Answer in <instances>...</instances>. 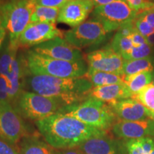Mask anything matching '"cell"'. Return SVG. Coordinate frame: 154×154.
Returning a JSON list of instances; mask_svg holds the SVG:
<instances>
[{"instance_id":"6da1fadb","label":"cell","mask_w":154,"mask_h":154,"mask_svg":"<svg viewBox=\"0 0 154 154\" xmlns=\"http://www.w3.org/2000/svg\"><path fill=\"white\" fill-rule=\"evenodd\" d=\"M35 124L42 138L54 149L78 147L94 136L106 134L62 113L36 121Z\"/></svg>"},{"instance_id":"7a4b0ae2","label":"cell","mask_w":154,"mask_h":154,"mask_svg":"<svg viewBox=\"0 0 154 154\" xmlns=\"http://www.w3.org/2000/svg\"><path fill=\"white\" fill-rule=\"evenodd\" d=\"M93 87L90 81L85 77L58 78L30 74L26 80L27 91L57 100L63 107L84 101L88 98Z\"/></svg>"},{"instance_id":"3957f363","label":"cell","mask_w":154,"mask_h":154,"mask_svg":"<svg viewBox=\"0 0 154 154\" xmlns=\"http://www.w3.org/2000/svg\"><path fill=\"white\" fill-rule=\"evenodd\" d=\"M26 59L29 72L32 75H45L58 78L84 77L88 72L87 63L84 59L68 61L52 59L29 50Z\"/></svg>"},{"instance_id":"277c9868","label":"cell","mask_w":154,"mask_h":154,"mask_svg":"<svg viewBox=\"0 0 154 154\" xmlns=\"http://www.w3.org/2000/svg\"><path fill=\"white\" fill-rule=\"evenodd\" d=\"M59 113L72 116L88 126L104 131L111 129L117 119L110 106L92 97L63 107Z\"/></svg>"},{"instance_id":"5b68a950","label":"cell","mask_w":154,"mask_h":154,"mask_svg":"<svg viewBox=\"0 0 154 154\" xmlns=\"http://www.w3.org/2000/svg\"><path fill=\"white\" fill-rule=\"evenodd\" d=\"M35 6V2L31 0H11L2 5L0 21L13 47L19 48V38L29 24Z\"/></svg>"},{"instance_id":"8992f818","label":"cell","mask_w":154,"mask_h":154,"mask_svg":"<svg viewBox=\"0 0 154 154\" xmlns=\"http://www.w3.org/2000/svg\"><path fill=\"white\" fill-rule=\"evenodd\" d=\"M12 106L23 119L35 122L59 113L63 107L57 100L27 90L19 95Z\"/></svg>"},{"instance_id":"52a82bcc","label":"cell","mask_w":154,"mask_h":154,"mask_svg":"<svg viewBox=\"0 0 154 154\" xmlns=\"http://www.w3.org/2000/svg\"><path fill=\"white\" fill-rule=\"evenodd\" d=\"M138 12L133 10L125 0H117L107 5L94 7L91 19L103 24L108 33L118 30L128 23L134 22Z\"/></svg>"},{"instance_id":"ba28073f","label":"cell","mask_w":154,"mask_h":154,"mask_svg":"<svg viewBox=\"0 0 154 154\" xmlns=\"http://www.w3.org/2000/svg\"><path fill=\"white\" fill-rule=\"evenodd\" d=\"M24 119L9 102H0V138L16 145L27 135Z\"/></svg>"},{"instance_id":"9c48e42d","label":"cell","mask_w":154,"mask_h":154,"mask_svg":"<svg viewBox=\"0 0 154 154\" xmlns=\"http://www.w3.org/2000/svg\"><path fill=\"white\" fill-rule=\"evenodd\" d=\"M108 32L99 21L91 19L65 32L64 38L80 49L103 42Z\"/></svg>"},{"instance_id":"30bf717a","label":"cell","mask_w":154,"mask_h":154,"mask_svg":"<svg viewBox=\"0 0 154 154\" xmlns=\"http://www.w3.org/2000/svg\"><path fill=\"white\" fill-rule=\"evenodd\" d=\"M86 61L89 69L112 73L124 77L125 60L111 46L89 53L86 56Z\"/></svg>"},{"instance_id":"8fae6325","label":"cell","mask_w":154,"mask_h":154,"mask_svg":"<svg viewBox=\"0 0 154 154\" xmlns=\"http://www.w3.org/2000/svg\"><path fill=\"white\" fill-rule=\"evenodd\" d=\"M63 32L53 23H29L19 38V47L33 48L56 38H63Z\"/></svg>"},{"instance_id":"7c38bea8","label":"cell","mask_w":154,"mask_h":154,"mask_svg":"<svg viewBox=\"0 0 154 154\" xmlns=\"http://www.w3.org/2000/svg\"><path fill=\"white\" fill-rule=\"evenodd\" d=\"M32 49L38 54L59 60L76 61L84 59L80 49L74 47L62 37L38 44Z\"/></svg>"},{"instance_id":"4fadbf2b","label":"cell","mask_w":154,"mask_h":154,"mask_svg":"<svg viewBox=\"0 0 154 154\" xmlns=\"http://www.w3.org/2000/svg\"><path fill=\"white\" fill-rule=\"evenodd\" d=\"M111 129L116 137L122 140L154 137V121L151 119L134 121L118 120Z\"/></svg>"},{"instance_id":"5bb4252c","label":"cell","mask_w":154,"mask_h":154,"mask_svg":"<svg viewBox=\"0 0 154 154\" xmlns=\"http://www.w3.org/2000/svg\"><path fill=\"white\" fill-rule=\"evenodd\" d=\"M94 7L90 0H71L60 8L57 22L76 27L86 21Z\"/></svg>"},{"instance_id":"9a60e30c","label":"cell","mask_w":154,"mask_h":154,"mask_svg":"<svg viewBox=\"0 0 154 154\" xmlns=\"http://www.w3.org/2000/svg\"><path fill=\"white\" fill-rule=\"evenodd\" d=\"M30 74L26 56L19 53L13 62L11 72L7 76L9 84V101L13 104L26 88V80Z\"/></svg>"},{"instance_id":"2e32d148","label":"cell","mask_w":154,"mask_h":154,"mask_svg":"<svg viewBox=\"0 0 154 154\" xmlns=\"http://www.w3.org/2000/svg\"><path fill=\"white\" fill-rule=\"evenodd\" d=\"M77 148L84 154H125L122 141L115 140L106 134L94 136Z\"/></svg>"},{"instance_id":"e0dca14e","label":"cell","mask_w":154,"mask_h":154,"mask_svg":"<svg viewBox=\"0 0 154 154\" xmlns=\"http://www.w3.org/2000/svg\"><path fill=\"white\" fill-rule=\"evenodd\" d=\"M109 105L118 120L134 121L149 119V109L134 98L120 100Z\"/></svg>"},{"instance_id":"ac0fdd59","label":"cell","mask_w":154,"mask_h":154,"mask_svg":"<svg viewBox=\"0 0 154 154\" xmlns=\"http://www.w3.org/2000/svg\"><path fill=\"white\" fill-rule=\"evenodd\" d=\"M88 97L94 98L110 104L120 100L132 98L133 94L124 83L93 87L89 92Z\"/></svg>"},{"instance_id":"d6986e66","label":"cell","mask_w":154,"mask_h":154,"mask_svg":"<svg viewBox=\"0 0 154 154\" xmlns=\"http://www.w3.org/2000/svg\"><path fill=\"white\" fill-rule=\"evenodd\" d=\"M19 154H55V150L38 136L27 134L19 142Z\"/></svg>"},{"instance_id":"ffe728a7","label":"cell","mask_w":154,"mask_h":154,"mask_svg":"<svg viewBox=\"0 0 154 154\" xmlns=\"http://www.w3.org/2000/svg\"><path fill=\"white\" fill-rule=\"evenodd\" d=\"M125 154H154V137L123 140Z\"/></svg>"},{"instance_id":"44dd1931","label":"cell","mask_w":154,"mask_h":154,"mask_svg":"<svg viewBox=\"0 0 154 154\" xmlns=\"http://www.w3.org/2000/svg\"><path fill=\"white\" fill-rule=\"evenodd\" d=\"M84 77L90 81L94 87L125 83L124 77L120 75L99 72L89 69H88V72Z\"/></svg>"},{"instance_id":"7402d4cb","label":"cell","mask_w":154,"mask_h":154,"mask_svg":"<svg viewBox=\"0 0 154 154\" xmlns=\"http://www.w3.org/2000/svg\"><path fill=\"white\" fill-rule=\"evenodd\" d=\"M17 48L11 45L8 36L5 38L2 47L0 50V75L7 77L11 72L13 62L18 54Z\"/></svg>"},{"instance_id":"603a6c76","label":"cell","mask_w":154,"mask_h":154,"mask_svg":"<svg viewBox=\"0 0 154 154\" xmlns=\"http://www.w3.org/2000/svg\"><path fill=\"white\" fill-rule=\"evenodd\" d=\"M141 72H154V59L153 57L125 60L124 65V77Z\"/></svg>"},{"instance_id":"cb8c5ba5","label":"cell","mask_w":154,"mask_h":154,"mask_svg":"<svg viewBox=\"0 0 154 154\" xmlns=\"http://www.w3.org/2000/svg\"><path fill=\"white\" fill-rule=\"evenodd\" d=\"M59 10L60 8L59 7H49L36 5L31 17L30 23L46 22L55 24L57 22Z\"/></svg>"},{"instance_id":"d4e9b609","label":"cell","mask_w":154,"mask_h":154,"mask_svg":"<svg viewBox=\"0 0 154 154\" xmlns=\"http://www.w3.org/2000/svg\"><path fill=\"white\" fill-rule=\"evenodd\" d=\"M153 72H141L124 77V82L133 96L151 84Z\"/></svg>"},{"instance_id":"484cf974","label":"cell","mask_w":154,"mask_h":154,"mask_svg":"<svg viewBox=\"0 0 154 154\" xmlns=\"http://www.w3.org/2000/svg\"><path fill=\"white\" fill-rule=\"evenodd\" d=\"M132 98L138 100L149 111H154V85L152 84L145 86Z\"/></svg>"},{"instance_id":"4316f807","label":"cell","mask_w":154,"mask_h":154,"mask_svg":"<svg viewBox=\"0 0 154 154\" xmlns=\"http://www.w3.org/2000/svg\"><path fill=\"white\" fill-rule=\"evenodd\" d=\"M134 46L129 36H124L119 32L116 33L111 44V47L121 56L129 51Z\"/></svg>"},{"instance_id":"83f0119b","label":"cell","mask_w":154,"mask_h":154,"mask_svg":"<svg viewBox=\"0 0 154 154\" xmlns=\"http://www.w3.org/2000/svg\"><path fill=\"white\" fill-rule=\"evenodd\" d=\"M152 54V47L146 43L140 47H133L129 51L124 54L121 57L124 60H133V59H145L151 57Z\"/></svg>"},{"instance_id":"f1b7e54d","label":"cell","mask_w":154,"mask_h":154,"mask_svg":"<svg viewBox=\"0 0 154 154\" xmlns=\"http://www.w3.org/2000/svg\"><path fill=\"white\" fill-rule=\"evenodd\" d=\"M134 24L138 32L141 34L144 37L146 38L147 36L151 35L152 34H154V27L139 17L136 16L134 21Z\"/></svg>"},{"instance_id":"f546056e","label":"cell","mask_w":154,"mask_h":154,"mask_svg":"<svg viewBox=\"0 0 154 154\" xmlns=\"http://www.w3.org/2000/svg\"><path fill=\"white\" fill-rule=\"evenodd\" d=\"M133 10L140 12L154 7V2L150 0H125Z\"/></svg>"},{"instance_id":"4dcf8cb0","label":"cell","mask_w":154,"mask_h":154,"mask_svg":"<svg viewBox=\"0 0 154 154\" xmlns=\"http://www.w3.org/2000/svg\"><path fill=\"white\" fill-rule=\"evenodd\" d=\"M0 102H9V84L7 77L0 75Z\"/></svg>"},{"instance_id":"1f68e13d","label":"cell","mask_w":154,"mask_h":154,"mask_svg":"<svg viewBox=\"0 0 154 154\" xmlns=\"http://www.w3.org/2000/svg\"><path fill=\"white\" fill-rule=\"evenodd\" d=\"M0 154H19V151L14 145L0 138Z\"/></svg>"},{"instance_id":"d6a6232c","label":"cell","mask_w":154,"mask_h":154,"mask_svg":"<svg viewBox=\"0 0 154 154\" xmlns=\"http://www.w3.org/2000/svg\"><path fill=\"white\" fill-rule=\"evenodd\" d=\"M69 1H71V0H36L34 2L37 5L61 8L63 5H65Z\"/></svg>"},{"instance_id":"836d02e7","label":"cell","mask_w":154,"mask_h":154,"mask_svg":"<svg viewBox=\"0 0 154 154\" xmlns=\"http://www.w3.org/2000/svg\"><path fill=\"white\" fill-rule=\"evenodd\" d=\"M129 37L131 40L134 47H140V46L147 43L146 37H144L141 34H140L136 29H135L133 31V32L131 34Z\"/></svg>"},{"instance_id":"e575fe53","label":"cell","mask_w":154,"mask_h":154,"mask_svg":"<svg viewBox=\"0 0 154 154\" xmlns=\"http://www.w3.org/2000/svg\"><path fill=\"white\" fill-rule=\"evenodd\" d=\"M137 16L144 19L151 26L154 27V7L140 11L138 13Z\"/></svg>"},{"instance_id":"d590c367","label":"cell","mask_w":154,"mask_h":154,"mask_svg":"<svg viewBox=\"0 0 154 154\" xmlns=\"http://www.w3.org/2000/svg\"><path fill=\"white\" fill-rule=\"evenodd\" d=\"M55 154H84L77 147L64 149H54Z\"/></svg>"},{"instance_id":"8d00e7d4","label":"cell","mask_w":154,"mask_h":154,"mask_svg":"<svg viewBox=\"0 0 154 154\" xmlns=\"http://www.w3.org/2000/svg\"><path fill=\"white\" fill-rule=\"evenodd\" d=\"M7 31L5 28L4 27L2 24L1 21H0V50L2 47L4 42L5 41V38L7 37Z\"/></svg>"},{"instance_id":"74e56055","label":"cell","mask_w":154,"mask_h":154,"mask_svg":"<svg viewBox=\"0 0 154 154\" xmlns=\"http://www.w3.org/2000/svg\"><path fill=\"white\" fill-rule=\"evenodd\" d=\"M90 1L94 4V7H98V6L107 5V4L111 3L113 2L117 1V0H90Z\"/></svg>"},{"instance_id":"f35d334b","label":"cell","mask_w":154,"mask_h":154,"mask_svg":"<svg viewBox=\"0 0 154 154\" xmlns=\"http://www.w3.org/2000/svg\"><path fill=\"white\" fill-rule=\"evenodd\" d=\"M146 38V41H147V43L151 46V47H153L154 46V34H152L151 35L147 36Z\"/></svg>"},{"instance_id":"ab89813d","label":"cell","mask_w":154,"mask_h":154,"mask_svg":"<svg viewBox=\"0 0 154 154\" xmlns=\"http://www.w3.org/2000/svg\"><path fill=\"white\" fill-rule=\"evenodd\" d=\"M149 119H151L153 121H154V111H149Z\"/></svg>"},{"instance_id":"60d3db41","label":"cell","mask_w":154,"mask_h":154,"mask_svg":"<svg viewBox=\"0 0 154 154\" xmlns=\"http://www.w3.org/2000/svg\"><path fill=\"white\" fill-rule=\"evenodd\" d=\"M151 84H153V85H154V72H153V79H152Z\"/></svg>"},{"instance_id":"b9f144b4","label":"cell","mask_w":154,"mask_h":154,"mask_svg":"<svg viewBox=\"0 0 154 154\" xmlns=\"http://www.w3.org/2000/svg\"><path fill=\"white\" fill-rule=\"evenodd\" d=\"M2 5V0H0V11H1Z\"/></svg>"},{"instance_id":"7bdbcfd3","label":"cell","mask_w":154,"mask_h":154,"mask_svg":"<svg viewBox=\"0 0 154 154\" xmlns=\"http://www.w3.org/2000/svg\"><path fill=\"white\" fill-rule=\"evenodd\" d=\"M31 1H33V2H36V0H31Z\"/></svg>"},{"instance_id":"ee69618b","label":"cell","mask_w":154,"mask_h":154,"mask_svg":"<svg viewBox=\"0 0 154 154\" xmlns=\"http://www.w3.org/2000/svg\"><path fill=\"white\" fill-rule=\"evenodd\" d=\"M151 2H154V0H151Z\"/></svg>"}]
</instances>
